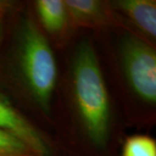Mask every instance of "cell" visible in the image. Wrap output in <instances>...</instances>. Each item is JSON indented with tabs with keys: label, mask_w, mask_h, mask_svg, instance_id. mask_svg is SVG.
I'll use <instances>...</instances> for the list:
<instances>
[{
	"label": "cell",
	"mask_w": 156,
	"mask_h": 156,
	"mask_svg": "<svg viewBox=\"0 0 156 156\" xmlns=\"http://www.w3.org/2000/svg\"><path fill=\"white\" fill-rule=\"evenodd\" d=\"M67 14L80 24H92L101 17V4L95 0H66Z\"/></svg>",
	"instance_id": "52a82bcc"
},
{
	"label": "cell",
	"mask_w": 156,
	"mask_h": 156,
	"mask_svg": "<svg viewBox=\"0 0 156 156\" xmlns=\"http://www.w3.org/2000/svg\"><path fill=\"white\" fill-rule=\"evenodd\" d=\"M0 129L21 140L35 154L44 155L48 147L37 131L8 103L0 97Z\"/></svg>",
	"instance_id": "277c9868"
},
{
	"label": "cell",
	"mask_w": 156,
	"mask_h": 156,
	"mask_svg": "<svg viewBox=\"0 0 156 156\" xmlns=\"http://www.w3.org/2000/svg\"><path fill=\"white\" fill-rule=\"evenodd\" d=\"M37 9L40 21L49 32L60 31L65 25L68 14L64 1L39 0Z\"/></svg>",
	"instance_id": "8992f818"
},
{
	"label": "cell",
	"mask_w": 156,
	"mask_h": 156,
	"mask_svg": "<svg viewBox=\"0 0 156 156\" xmlns=\"http://www.w3.org/2000/svg\"><path fill=\"white\" fill-rule=\"evenodd\" d=\"M133 23L151 37L156 36V5L150 0H122L117 3Z\"/></svg>",
	"instance_id": "5b68a950"
},
{
	"label": "cell",
	"mask_w": 156,
	"mask_h": 156,
	"mask_svg": "<svg viewBox=\"0 0 156 156\" xmlns=\"http://www.w3.org/2000/svg\"><path fill=\"white\" fill-rule=\"evenodd\" d=\"M122 57L126 76L135 94L149 103L156 101V53L144 41L125 37Z\"/></svg>",
	"instance_id": "3957f363"
},
{
	"label": "cell",
	"mask_w": 156,
	"mask_h": 156,
	"mask_svg": "<svg viewBox=\"0 0 156 156\" xmlns=\"http://www.w3.org/2000/svg\"><path fill=\"white\" fill-rule=\"evenodd\" d=\"M19 59L31 95L39 106L48 111L56 83V63L49 43L32 21L23 25Z\"/></svg>",
	"instance_id": "7a4b0ae2"
},
{
	"label": "cell",
	"mask_w": 156,
	"mask_h": 156,
	"mask_svg": "<svg viewBox=\"0 0 156 156\" xmlns=\"http://www.w3.org/2000/svg\"><path fill=\"white\" fill-rule=\"evenodd\" d=\"M122 156H156V143L146 135L129 137L123 147Z\"/></svg>",
	"instance_id": "ba28073f"
},
{
	"label": "cell",
	"mask_w": 156,
	"mask_h": 156,
	"mask_svg": "<svg viewBox=\"0 0 156 156\" xmlns=\"http://www.w3.org/2000/svg\"><path fill=\"white\" fill-rule=\"evenodd\" d=\"M25 143L10 133L0 129V156H33Z\"/></svg>",
	"instance_id": "9c48e42d"
},
{
	"label": "cell",
	"mask_w": 156,
	"mask_h": 156,
	"mask_svg": "<svg viewBox=\"0 0 156 156\" xmlns=\"http://www.w3.org/2000/svg\"><path fill=\"white\" fill-rule=\"evenodd\" d=\"M73 88L78 111L89 138L104 144L109 123V101L100 65L89 42L79 45L73 67Z\"/></svg>",
	"instance_id": "6da1fadb"
}]
</instances>
